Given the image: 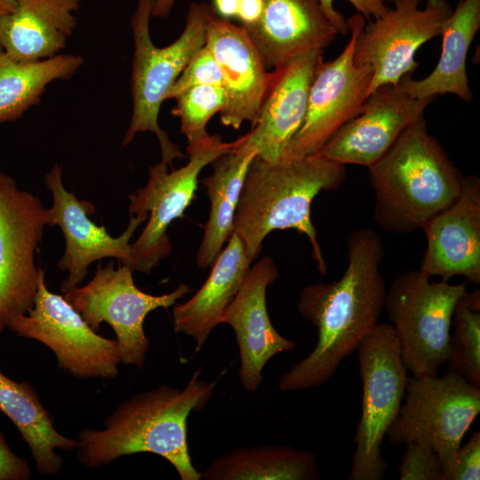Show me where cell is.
<instances>
[{"instance_id":"obj_1","label":"cell","mask_w":480,"mask_h":480,"mask_svg":"<svg viewBox=\"0 0 480 480\" xmlns=\"http://www.w3.org/2000/svg\"><path fill=\"white\" fill-rule=\"evenodd\" d=\"M381 236L370 228L351 233L348 264L339 280L305 286L297 309L317 329L315 348L278 381L281 391H300L328 381L340 363L375 329L387 287L380 265Z\"/></svg>"},{"instance_id":"obj_2","label":"cell","mask_w":480,"mask_h":480,"mask_svg":"<svg viewBox=\"0 0 480 480\" xmlns=\"http://www.w3.org/2000/svg\"><path fill=\"white\" fill-rule=\"evenodd\" d=\"M196 371L183 389L159 385L121 403L102 429L82 428L76 459L88 468L108 465L139 452H152L168 460L181 480H199L187 442V420L211 399L214 383L199 380Z\"/></svg>"},{"instance_id":"obj_3","label":"cell","mask_w":480,"mask_h":480,"mask_svg":"<svg viewBox=\"0 0 480 480\" xmlns=\"http://www.w3.org/2000/svg\"><path fill=\"white\" fill-rule=\"evenodd\" d=\"M346 165L317 154L292 160L268 162L256 156L246 173L233 232L242 240L251 262L259 256L265 237L276 229L305 235L323 276L327 263L311 219V204L322 191L339 188Z\"/></svg>"},{"instance_id":"obj_4","label":"cell","mask_w":480,"mask_h":480,"mask_svg":"<svg viewBox=\"0 0 480 480\" xmlns=\"http://www.w3.org/2000/svg\"><path fill=\"white\" fill-rule=\"evenodd\" d=\"M368 177L375 193L374 220L396 234L422 228L459 196L465 178L429 134L424 117L368 167Z\"/></svg>"},{"instance_id":"obj_5","label":"cell","mask_w":480,"mask_h":480,"mask_svg":"<svg viewBox=\"0 0 480 480\" xmlns=\"http://www.w3.org/2000/svg\"><path fill=\"white\" fill-rule=\"evenodd\" d=\"M154 0H138L131 19L133 38L131 96L132 111L121 148L131 143L137 133L156 134L161 149V162L172 165L174 159L186 157L158 122L165 95L194 55L205 44L206 26L214 11L206 3H192L180 36L164 47L152 41L149 29Z\"/></svg>"},{"instance_id":"obj_6","label":"cell","mask_w":480,"mask_h":480,"mask_svg":"<svg viewBox=\"0 0 480 480\" xmlns=\"http://www.w3.org/2000/svg\"><path fill=\"white\" fill-rule=\"evenodd\" d=\"M430 278L420 268L398 275L384 306L403 363L418 377L437 375L447 363L454 308L468 292L467 281L451 284Z\"/></svg>"},{"instance_id":"obj_7","label":"cell","mask_w":480,"mask_h":480,"mask_svg":"<svg viewBox=\"0 0 480 480\" xmlns=\"http://www.w3.org/2000/svg\"><path fill=\"white\" fill-rule=\"evenodd\" d=\"M356 351L363 387L362 410L348 479L381 480L388 466L381 455L382 443L399 413L407 370L391 324L379 323Z\"/></svg>"},{"instance_id":"obj_8","label":"cell","mask_w":480,"mask_h":480,"mask_svg":"<svg viewBox=\"0 0 480 480\" xmlns=\"http://www.w3.org/2000/svg\"><path fill=\"white\" fill-rule=\"evenodd\" d=\"M404 398L387 433L390 444L430 446L444 472L480 412V388L449 371L441 377L408 378Z\"/></svg>"},{"instance_id":"obj_9","label":"cell","mask_w":480,"mask_h":480,"mask_svg":"<svg viewBox=\"0 0 480 480\" xmlns=\"http://www.w3.org/2000/svg\"><path fill=\"white\" fill-rule=\"evenodd\" d=\"M236 143L224 142L218 134L188 144V162L169 172V165L159 162L148 168V181L129 196L131 215L148 214V220L139 237L131 244L128 266L133 271L149 274L167 258L172 246L167 235L171 223L184 217L195 197L201 171Z\"/></svg>"},{"instance_id":"obj_10","label":"cell","mask_w":480,"mask_h":480,"mask_svg":"<svg viewBox=\"0 0 480 480\" xmlns=\"http://www.w3.org/2000/svg\"><path fill=\"white\" fill-rule=\"evenodd\" d=\"M8 329L45 345L59 368L74 378L112 380L119 373L122 360L116 340L98 334L64 296L50 292L42 268L33 307L14 317Z\"/></svg>"},{"instance_id":"obj_11","label":"cell","mask_w":480,"mask_h":480,"mask_svg":"<svg viewBox=\"0 0 480 480\" xmlns=\"http://www.w3.org/2000/svg\"><path fill=\"white\" fill-rule=\"evenodd\" d=\"M132 272L123 264L115 268L113 263L103 267L99 262L88 284L63 293L92 329L98 331L102 323L109 324L116 336L122 364L140 370L149 348L143 329L146 316L156 308L175 305L190 288L181 283L170 293L151 295L136 286Z\"/></svg>"},{"instance_id":"obj_12","label":"cell","mask_w":480,"mask_h":480,"mask_svg":"<svg viewBox=\"0 0 480 480\" xmlns=\"http://www.w3.org/2000/svg\"><path fill=\"white\" fill-rule=\"evenodd\" d=\"M347 22L350 39L335 59L328 61H324L323 57L320 59L310 86L304 122L280 160L316 155L340 127L363 109L369 95L372 71L355 63L354 46L365 24L360 13H356Z\"/></svg>"},{"instance_id":"obj_13","label":"cell","mask_w":480,"mask_h":480,"mask_svg":"<svg viewBox=\"0 0 480 480\" xmlns=\"http://www.w3.org/2000/svg\"><path fill=\"white\" fill-rule=\"evenodd\" d=\"M45 226L41 199L0 171V333L34 305L40 270L35 255Z\"/></svg>"},{"instance_id":"obj_14","label":"cell","mask_w":480,"mask_h":480,"mask_svg":"<svg viewBox=\"0 0 480 480\" xmlns=\"http://www.w3.org/2000/svg\"><path fill=\"white\" fill-rule=\"evenodd\" d=\"M395 0L380 17L370 20L357 35L354 61L372 71L369 94L382 84L397 86L418 68V49L439 36L452 9L448 0ZM369 96V95H368Z\"/></svg>"},{"instance_id":"obj_15","label":"cell","mask_w":480,"mask_h":480,"mask_svg":"<svg viewBox=\"0 0 480 480\" xmlns=\"http://www.w3.org/2000/svg\"><path fill=\"white\" fill-rule=\"evenodd\" d=\"M44 183L52 194V204L46 208V226L59 227L65 238V251L57 267L68 271L60 290L65 292L82 284L88 268L104 258H115L126 265L131 257V238L148 213L131 215L126 229L117 237L112 236L104 225H97L90 215L95 206L86 199H79L68 191L62 180V167L55 164L46 173Z\"/></svg>"},{"instance_id":"obj_16","label":"cell","mask_w":480,"mask_h":480,"mask_svg":"<svg viewBox=\"0 0 480 480\" xmlns=\"http://www.w3.org/2000/svg\"><path fill=\"white\" fill-rule=\"evenodd\" d=\"M435 99H415L393 84L380 85L369 94L360 114L340 127L316 154L344 165L368 168L407 127L424 117Z\"/></svg>"},{"instance_id":"obj_17","label":"cell","mask_w":480,"mask_h":480,"mask_svg":"<svg viewBox=\"0 0 480 480\" xmlns=\"http://www.w3.org/2000/svg\"><path fill=\"white\" fill-rule=\"evenodd\" d=\"M205 44L222 74L226 104L220 111L224 126L238 130L256 123L272 73L245 28L222 19L213 11L207 20Z\"/></svg>"},{"instance_id":"obj_18","label":"cell","mask_w":480,"mask_h":480,"mask_svg":"<svg viewBox=\"0 0 480 480\" xmlns=\"http://www.w3.org/2000/svg\"><path fill=\"white\" fill-rule=\"evenodd\" d=\"M277 276L278 270L269 257L256 262L221 316V324H229L235 332L241 362L239 376L250 392L261 384L265 364L295 347L275 329L267 310V289Z\"/></svg>"},{"instance_id":"obj_19","label":"cell","mask_w":480,"mask_h":480,"mask_svg":"<svg viewBox=\"0 0 480 480\" xmlns=\"http://www.w3.org/2000/svg\"><path fill=\"white\" fill-rule=\"evenodd\" d=\"M427 247L420 269L448 282L480 284V179L467 175L459 196L421 228Z\"/></svg>"},{"instance_id":"obj_20","label":"cell","mask_w":480,"mask_h":480,"mask_svg":"<svg viewBox=\"0 0 480 480\" xmlns=\"http://www.w3.org/2000/svg\"><path fill=\"white\" fill-rule=\"evenodd\" d=\"M322 53V51L302 53L271 71L257 121L245 134L246 143L256 150L258 157L268 162L279 161L301 127Z\"/></svg>"},{"instance_id":"obj_21","label":"cell","mask_w":480,"mask_h":480,"mask_svg":"<svg viewBox=\"0 0 480 480\" xmlns=\"http://www.w3.org/2000/svg\"><path fill=\"white\" fill-rule=\"evenodd\" d=\"M259 21L244 27L266 67L276 68L311 51H324L338 32L319 0H263Z\"/></svg>"},{"instance_id":"obj_22","label":"cell","mask_w":480,"mask_h":480,"mask_svg":"<svg viewBox=\"0 0 480 480\" xmlns=\"http://www.w3.org/2000/svg\"><path fill=\"white\" fill-rule=\"evenodd\" d=\"M82 0H15L14 10L0 16V44L20 62L60 54L77 25Z\"/></svg>"},{"instance_id":"obj_23","label":"cell","mask_w":480,"mask_h":480,"mask_svg":"<svg viewBox=\"0 0 480 480\" xmlns=\"http://www.w3.org/2000/svg\"><path fill=\"white\" fill-rule=\"evenodd\" d=\"M251 263L242 240L233 232L212 264L210 275L202 287L190 300L174 307V332L193 337L196 352L200 350L214 327L221 324L223 312L240 289Z\"/></svg>"},{"instance_id":"obj_24","label":"cell","mask_w":480,"mask_h":480,"mask_svg":"<svg viewBox=\"0 0 480 480\" xmlns=\"http://www.w3.org/2000/svg\"><path fill=\"white\" fill-rule=\"evenodd\" d=\"M480 28V0H460L442 32V51L433 71L422 79L404 76L397 87L415 99L436 98L451 93L470 102L466 60Z\"/></svg>"},{"instance_id":"obj_25","label":"cell","mask_w":480,"mask_h":480,"mask_svg":"<svg viewBox=\"0 0 480 480\" xmlns=\"http://www.w3.org/2000/svg\"><path fill=\"white\" fill-rule=\"evenodd\" d=\"M0 412L14 424L28 444L36 470L43 476L57 475L63 458L55 452H72L78 448L77 439L60 433L50 412L27 381H15L0 371Z\"/></svg>"},{"instance_id":"obj_26","label":"cell","mask_w":480,"mask_h":480,"mask_svg":"<svg viewBox=\"0 0 480 480\" xmlns=\"http://www.w3.org/2000/svg\"><path fill=\"white\" fill-rule=\"evenodd\" d=\"M257 156L245 141V134L212 164L213 172L201 180L206 189L211 210L204 237L196 253L199 268L211 266L233 233V221L248 169Z\"/></svg>"},{"instance_id":"obj_27","label":"cell","mask_w":480,"mask_h":480,"mask_svg":"<svg viewBox=\"0 0 480 480\" xmlns=\"http://www.w3.org/2000/svg\"><path fill=\"white\" fill-rule=\"evenodd\" d=\"M315 453L291 446L239 448L216 457L202 474L205 480H316Z\"/></svg>"},{"instance_id":"obj_28","label":"cell","mask_w":480,"mask_h":480,"mask_svg":"<svg viewBox=\"0 0 480 480\" xmlns=\"http://www.w3.org/2000/svg\"><path fill=\"white\" fill-rule=\"evenodd\" d=\"M84 59L62 54L35 62H20L0 52V124L21 118L38 105L47 86L73 76Z\"/></svg>"},{"instance_id":"obj_29","label":"cell","mask_w":480,"mask_h":480,"mask_svg":"<svg viewBox=\"0 0 480 480\" xmlns=\"http://www.w3.org/2000/svg\"><path fill=\"white\" fill-rule=\"evenodd\" d=\"M454 333L450 338L449 371L480 388V291L466 292L453 312Z\"/></svg>"},{"instance_id":"obj_30","label":"cell","mask_w":480,"mask_h":480,"mask_svg":"<svg viewBox=\"0 0 480 480\" xmlns=\"http://www.w3.org/2000/svg\"><path fill=\"white\" fill-rule=\"evenodd\" d=\"M174 100L176 105L172 114L180 118V132L190 144L210 136L207 124L223 109L226 94L221 86L201 85L183 92Z\"/></svg>"},{"instance_id":"obj_31","label":"cell","mask_w":480,"mask_h":480,"mask_svg":"<svg viewBox=\"0 0 480 480\" xmlns=\"http://www.w3.org/2000/svg\"><path fill=\"white\" fill-rule=\"evenodd\" d=\"M201 85L223 87L220 68L206 44L189 60L173 85L167 92L165 100L175 99L183 92Z\"/></svg>"},{"instance_id":"obj_32","label":"cell","mask_w":480,"mask_h":480,"mask_svg":"<svg viewBox=\"0 0 480 480\" xmlns=\"http://www.w3.org/2000/svg\"><path fill=\"white\" fill-rule=\"evenodd\" d=\"M399 466L400 480H442L438 454L428 445L409 443Z\"/></svg>"},{"instance_id":"obj_33","label":"cell","mask_w":480,"mask_h":480,"mask_svg":"<svg viewBox=\"0 0 480 480\" xmlns=\"http://www.w3.org/2000/svg\"><path fill=\"white\" fill-rule=\"evenodd\" d=\"M480 479V432H473L469 440L460 445L449 467L443 472L442 480Z\"/></svg>"},{"instance_id":"obj_34","label":"cell","mask_w":480,"mask_h":480,"mask_svg":"<svg viewBox=\"0 0 480 480\" xmlns=\"http://www.w3.org/2000/svg\"><path fill=\"white\" fill-rule=\"evenodd\" d=\"M322 9L336 28L338 34L347 36L349 33V27L344 15L338 12L333 5L334 0H319ZM360 13L367 18L377 19L382 16L388 9V3H394L395 0H348Z\"/></svg>"},{"instance_id":"obj_35","label":"cell","mask_w":480,"mask_h":480,"mask_svg":"<svg viewBox=\"0 0 480 480\" xmlns=\"http://www.w3.org/2000/svg\"><path fill=\"white\" fill-rule=\"evenodd\" d=\"M31 469L28 462L15 454L0 430V480H28Z\"/></svg>"},{"instance_id":"obj_36","label":"cell","mask_w":480,"mask_h":480,"mask_svg":"<svg viewBox=\"0 0 480 480\" xmlns=\"http://www.w3.org/2000/svg\"><path fill=\"white\" fill-rule=\"evenodd\" d=\"M263 6V0H240L236 18L241 21V25L252 26L260 19Z\"/></svg>"},{"instance_id":"obj_37","label":"cell","mask_w":480,"mask_h":480,"mask_svg":"<svg viewBox=\"0 0 480 480\" xmlns=\"http://www.w3.org/2000/svg\"><path fill=\"white\" fill-rule=\"evenodd\" d=\"M240 0H212L216 15L226 20L237 17Z\"/></svg>"},{"instance_id":"obj_38","label":"cell","mask_w":480,"mask_h":480,"mask_svg":"<svg viewBox=\"0 0 480 480\" xmlns=\"http://www.w3.org/2000/svg\"><path fill=\"white\" fill-rule=\"evenodd\" d=\"M176 0H154L151 11L153 18L166 19L169 17Z\"/></svg>"},{"instance_id":"obj_39","label":"cell","mask_w":480,"mask_h":480,"mask_svg":"<svg viewBox=\"0 0 480 480\" xmlns=\"http://www.w3.org/2000/svg\"><path fill=\"white\" fill-rule=\"evenodd\" d=\"M15 0H0V16L12 12L15 8ZM3 48L0 44V52Z\"/></svg>"}]
</instances>
